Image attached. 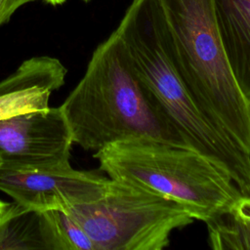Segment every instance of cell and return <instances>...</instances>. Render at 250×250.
Listing matches in <instances>:
<instances>
[{
  "label": "cell",
  "mask_w": 250,
  "mask_h": 250,
  "mask_svg": "<svg viewBox=\"0 0 250 250\" xmlns=\"http://www.w3.org/2000/svg\"><path fill=\"white\" fill-rule=\"evenodd\" d=\"M108 178L74 169L70 162L49 166L0 164V190L25 208L63 210L97 198Z\"/></svg>",
  "instance_id": "obj_6"
},
{
  "label": "cell",
  "mask_w": 250,
  "mask_h": 250,
  "mask_svg": "<svg viewBox=\"0 0 250 250\" xmlns=\"http://www.w3.org/2000/svg\"><path fill=\"white\" fill-rule=\"evenodd\" d=\"M99 169L184 205L207 223L242 195L230 176L198 151L153 141H123L95 151Z\"/></svg>",
  "instance_id": "obj_4"
},
{
  "label": "cell",
  "mask_w": 250,
  "mask_h": 250,
  "mask_svg": "<svg viewBox=\"0 0 250 250\" xmlns=\"http://www.w3.org/2000/svg\"><path fill=\"white\" fill-rule=\"evenodd\" d=\"M213 5L231 70L250 101V0H213Z\"/></svg>",
  "instance_id": "obj_9"
},
{
  "label": "cell",
  "mask_w": 250,
  "mask_h": 250,
  "mask_svg": "<svg viewBox=\"0 0 250 250\" xmlns=\"http://www.w3.org/2000/svg\"><path fill=\"white\" fill-rule=\"evenodd\" d=\"M115 30L140 78L188 146L224 169L240 192L250 196V154L216 130L189 96L173 62L159 0H133Z\"/></svg>",
  "instance_id": "obj_2"
},
{
  "label": "cell",
  "mask_w": 250,
  "mask_h": 250,
  "mask_svg": "<svg viewBox=\"0 0 250 250\" xmlns=\"http://www.w3.org/2000/svg\"><path fill=\"white\" fill-rule=\"evenodd\" d=\"M0 249H52L55 241L44 212L16 202L0 223Z\"/></svg>",
  "instance_id": "obj_10"
},
{
  "label": "cell",
  "mask_w": 250,
  "mask_h": 250,
  "mask_svg": "<svg viewBox=\"0 0 250 250\" xmlns=\"http://www.w3.org/2000/svg\"><path fill=\"white\" fill-rule=\"evenodd\" d=\"M175 67L192 101L221 134L250 154V101L220 36L213 0H159Z\"/></svg>",
  "instance_id": "obj_3"
},
{
  "label": "cell",
  "mask_w": 250,
  "mask_h": 250,
  "mask_svg": "<svg viewBox=\"0 0 250 250\" xmlns=\"http://www.w3.org/2000/svg\"><path fill=\"white\" fill-rule=\"evenodd\" d=\"M48 221L56 250H95L82 227L63 210L44 212Z\"/></svg>",
  "instance_id": "obj_12"
},
{
  "label": "cell",
  "mask_w": 250,
  "mask_h": 250,
  "mask_svg": "<svg viewBox=\"0 0 250 250\" xmlns=\"http://www.w3.org/2000/svg\"><path fill=\"white\" fill-rule=\"evenodd\" d=\"M33 1L36 0H0V25L9 21L20 7Z\"/></svg>",
  "instance_id": "obj_13"
},
{
  "label": "cell",
  "mask_w": 250,
  "mask_h": 250,
  "mask_svg": "<svg viewBox=\"0 0 250 250\" xmlns=\"http://www.w3.org/2000/svg\"><path fill=\"white\" fill-rule=\"evenodd\" d=\"M11 206H12V203H7L2 199H0V223L4 220V218L10 211Z\"/></svg>",
  "instance_id": "obj_14"
},
{
  "label": "cell",
  "mask_w": 250,
  "mask_h": 250,
  "mask_svg": "<svg viewBox=\"0 0 250 250\" xmlns=\"http://www.w3.org/2000/svg\"><path fill=\"white\" fill-rule=\"evenodd\" d=\"M65 66L56 58L33 57L0 81V119L49 107L52 92L64 84Z\"/></svg>",
  "instance_id": "obj_8"
},
{
  "label": "cell",
  "mask_w": 250,
  "mask_h": 250,
  "mask_svg": "<svg viewBox=\"0 0 250 250\" xmlns=\"http://www.w3.org/2000/svg\"><path fill=\"white\" fill-rule=\"evenodd\" d=\"M206 225L213 249L250 250V196L242 194L229 211Z\"/></svg>",
  "instance_id": "obj_11"
},
{
  "label": "cell",
  "mask_w": 250,
  "mask_h": 250,
  "mask_svg": "<svg viewBox=\"0 0 250 250\" xmlns=\"http://www.w3.org/2000/svg\"><path fill=\"white\" fill-rule=\"evenodd\" d=\"M82 1H84V2H86V3H87V2H89L90 0H82Z\"/></svg>",
  "instance_id": "obj_16"
},
{
  "label": "cell",
  "mask_w": 250,
  "mask_h": 250,
  "mask_svg": "<svg viewBox=\"0 0 250 250\" xmlns=\"http://www.w3.org/2000/svg\"><path fill=\"white\" fill-rule=\"evenodd\" d=\"M66 212L82 227L95 250H162L175 229L194 220L184 205L109 177L97 198Z\"/></svg>",
  "instance_id": "obj_5"
},
{
  "label": "cell",
  "mask_w": 250,
  "mask_h": 250,
  "mask_svg": "<svg viewBox=\"0 0 250 250\" xmlns=\"http://www.w3.org/2000/svg\"><path fill=\"white\" fill-rule=\"evenodd\" d=\"M43 1L47 2V3L50 4V5L57 6V5H62V4H63L66 0H43Z\"/></svg>",
  "instance_id": "obj_15"
},
{
  "label": "cell",
  "mask_w": 250,
  "mask_h": 250,
  "mask_svg": "<svg viewBox=\"0 0 250 250\" xmlns=\"http://www.w3.org/2000/svg\"><path fill=\"white\" fill-rule=\"evenodd\" d=\"M60 107L73 144L85 150L123 141L188 147L140 78L116 30L96 48L83 77Z\"/></svg>",
  "instance_id": "obj_1"
},
{
  "label": "cell",
  "mask_w": 250,
  "mask_h": 250,
  "mask_svg": "<svg viewBox=\"0 0 250 250\" xmlns=\"http://www.w3.org/2000/svg\"><path fill=\"white\" fill-rule=\"evenodd\" d=\"M0 164H1V159H0Z\"/></svg>",
  "instance_id": "obj_17"
},
{
  "label": "cell",
  "mask_w": 250,
  "mask_h": 250,
  "mask_svg": "<svg viewBox=\"0 0 250 250\" xmlns=\"http://www.w3.org/2000/svg\"><path fill=\"white\" fill-rule=\"evenodd\" d=\"M72 136L61 107L0 119L1 164L49 166L70 162Z\"/></svg>",
  "instance_id": "obj_7"
}]
</instances>
